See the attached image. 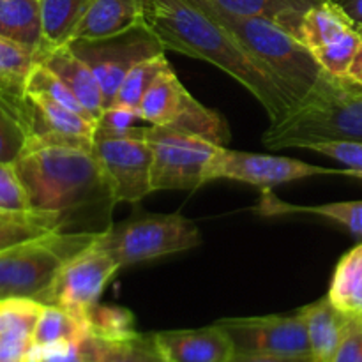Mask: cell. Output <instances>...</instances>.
I'll return each instance as SVG.
<instances>
[{
	"label": "cell",
	"mask_w": 362,
	"mask_h": 362,
	"mask_svg": "<svg viewBox=\"0 0 362 362\" xmlns=\"http://www.w3.org/2000/svg\"><path fill=\"white\" fill-rule=\"evenodd\" d=\"M134 120H140L136 112L124 106L112 105L103 112L99 117L98 124H95V133H105V134H120L127 133L134 127Z\"/></svg>",
	"instance_id": "36"
},
{
	"label": "cell",
	"mask_w": 362,
	"mask_h": 362,
	"mask_svg": "<svg viewBox=\"0 0 362 362\" xmlns=\"http://www.w3.org/2000/svg\"><path fill=\"white\" fill-rule=\"evenodd\" d=\"M21 362H23V361H21Z\"/></svg>",
	"instance_id": "42"
},
{
	"label": "cell",
	"mask_w": 362,
	"mask_h": 362,
	"mask_svg": "<svg viewBox=\"0 0 362 362\" xmlns=\"http://www.w3.org/2000/svg\"><path fill=\"white\" fill-rule=\"evenodd\" d=\"M90 338L87 320L59 306L45 304L32 334V345L52 343H81Z\"/></svg>",
	"instance_id": "26"
},
{
	"label": "cell",
	"mask_w": 362,
	"mask_h": 362,
	"mask_svg": "<svg viewBox=\"0 0 362 362\" xmlns=\"http://www.w3.org/2000/svg\"><path fill=\"white\" fill-rule=\"evenodd\" d=\"M101 243L122 269L193 250L200 246L202 239L197 223L180 212H134L120 225L101 230Z\"/></svg>",
	"instance_id": "6"
},
{
	"label": "cell",
	"mask_w": 362,
	"mask_h": 362,
	"mask_svg": "<svg viewBox=\"0 0 362 362\" xmlns=\"http://www.w3.org/2000/svg\"><path fill=\"white\" fill-rule=\"evenodd\" d=\"M145 23L166 52L211 62L244 85L264 106L271 124L285 119L297 106L232 34L191 0H145Z\"/></svg>",
	"instance_id": "1"
},
{
	"label": "cell",
	"mask_w": 362,
	"mask_h": 362,
	"mask_svg": "<svg viewBox=\"0 0 362 362\" xmlns=\"http://www.w3.org/2000/svg\"><path fill=\"white\" fill-rule=\"evenodd\" d=\"M45 304L35 299L11 297L0 299V339H25L32 341Z\"/></svg>",
	"instance_id": "29"
},
{
	"label": "cell",
	"mask_w": 362,
	"mask_h": 362,
	"mask_svg": "<svg viewBox=\"0 0 362 362\" xmlns=\"http://www.w3.org/2000/svg\"><path fill=\"white\" fill-rule=\"evenodd\" d=\"M145 23V0H90L73 41L103 39Z\"/></svg>",
	"instance_id": "17"
},
{
	"label": "cell",
	"mask_w": 362,
	"mask_h": 362,
	"mask_svg": "<svg viewBox=\"0 0 362 362\" xmlns=\"http://www.w3.org/2000/svg\"><path fill=\"white\" fill-rule=\"evenodd\" d=\"M212 2L233 14L269 18L299 39L304 14L324 0H212Z\"/></svg>",
	"instance_id": "24"
},
{
	"label": "cell",
	"mask_w": 362,
	"mask_h": 362,
	"mask_svg": "<svg viewBox=\"0 0 362 362\" xmlns=\"http://www.w3.org/2000/svg\"><path fill=\"white\" fill-rule=\"evenodd\" d=\"M32 341L25 339H0V362H21L30 350Z\"/></svg>",
	"instance_id": "39"
},
{
	"label": "cell",
	"mask_w": 362,
	"mask_h": 362,
	"mask_svg": "<svg viewBox=\"0 0 362 362\" xmlns=\"http://www.w3.org/2000/svg\"><path fill=\"white\" fill-rule=\"evenodd\" d=\"M299 39L331 76L345 78L359 48L361 30L336 4L324 0L304 14Z\"/></svg>",
	"instance_id": "13"
},
{
	"label": "cell",
	"mask_w": 362,
	"mask_h": 362,
	"mask_svg": "<svg viewBox=\"0 0 362 362\" xmlns=\"http://www.w3.org/2000/svg\"><path fill=\"white\" fill-rule=\"evenodd\" d=\"M168 67L170 62L168 59H166L165 53L151 57V59L136 64V66L126 74L122 83H120L113 105L124 106V108H129L138 113V108H140V103L141 99H144V95L147 94V90L151 88V85L154 83L156 78H158L163 71L168 69Z\"/></svg>",
	"instance_id": "30"
},
{
	"label": "cell",
	"mask_w": 362,
	"mask_h": 362,
	"mask_svg": "<svg viewBox=\"0 0 362 362\" xmlns=\"http://www.w3.org/2000/svg\"><path fill=\"white\" fill-rule=\"evenodd\" d=\"M327 297L346 317L362 320V240L338 262Z\"/></svg>",
	"instance_id": "23"
},
{
	"label": "cell",
	"mask_w": 362,
	"mask_h": 362,
	"mask_svg": "<svg viewBox=\"0 0 362 362\" xmlns=\"http://www.w3.org/2000/svg\"><path fill=\"white\" fill-rule=\"evenodd\" d=\"M152 148V193L165 189L194 191L205 182V172L219 145L165 126L144 127Z\"/></svg>",
	"instance_id": "10"
},
{
	"label": "cell",
	"mask_w": 362,
	"mask_h": 362,
	"mask_svg": "<svg viewBox=\"0 0 362 362\" xmlns=\"http://www.w3.org/2000/svg\"><path fill=\"white\" fill-rule=\"evenodd\" d=\"M119 269L112 253L103 246L99 232L85 250L60 267L39 303L59 306L76 317L87 318Z\"/></svg>",
	"instance_id": "11"
},
{
	"label": "cell",
	"mask_w": 362,
	"mask_h": 362,
	"mask_svg": "<svg viewBox=\"0 0 362 362\" xmlns=\"http://www.w3.org/2000/svg\"><path fill=\"white\" fill-rule=\"evenodd\" d=\"M230 362H317L308 356H265V354H233Z\"/></svg>",
	"instance_id": "40"
},
{
	"label": "cell",
	"mask_w": 362,
	"mask_h": 362,
	"mask_svg": "<svg viewBox=\"0 0 362 362\" xmlns=\"http://www.w3.org/2000/svg\"><path fill=\"white\" fill-rule=\"evenodd\" d=\"M98 341L88 338L81 343L32 345L23 362H95Z\"/></svg>",
	"instance_id": "32"
},
{
	"label": "cell",
	"mask_w": 362,
	"mask_h": 362,
	"mask_svg": "<svg viewBox=\"0 0 362 362\" xmlns=\"http://www.w3.org/2000/svg\"><path fill=\"white\" fill-rule=\"evenodd\" d=\"M32 138V106L28 98L0 92V163H14Z\"/></svg>",
	"instance_id": "20"
},
{
	"label": "cell",
	"mask_w": 362,
	"mask_h": 362,
	"mask_svg": "<svg viewBox=\"0 0 362 362\" xmlns=\"http://www.w3.org/2000/svg\"><path fill=\"white\" fill-rule=\"evenodd\" d=\"M191 2L225 27L279 81L297 106L303 105L327 78L329 73L317 62L306 45L276 21L264 16L228 13L212 0Z\"/></svg>",
	"instance_id": "3"
},
{
	"label": "cell",
	"mask_w": 362,
	"mask_h": 362,
	"mask_svg": "<svg viewBox=\"0 0 362 362\" xmlns=\"http://www.w3.org/2000/svg\"><path fill=\"white\" fill-rule=\"evenodd\" d=\"M35 64L37 53L0 37V92L14 98H27L25 87Z\"/></svg>",
	"instance_id": "27"
},
{
	"label": "cell",
	"mask_w": 362,
	"mask_h": 362,
	"mask_svg": "<svg viewBox=\"0 0 362 362\" xmlns=\"http://www.w3.org/2000/svg\"><path fill=\"white\" fill-rule=\"evenodd\" d=\"M255 211L264 216L286 214H313L332 219L345 226L356 239L362 240V200L359 202H334L324 205H293L276 197L272 189L262 191L260 202Z\"/></svg>",
	"instance_id": "19"
},
{
	"label": "cell",
	"mask_w": 362,
	"mask_h": 362,
	"mask_svg": "<svg viewBox=\"0 0 362 362\" xmlns=\"http://www.w3.org/2000/svg\"><path fill=\"white\" fill-rule=\"evenodd\" d=\"M25 92L27 94H42L48 95V98L55 99L60 105L67 106V108L74 110L78 113H83L85 117H90L83 110V106L78 103V99L74 98L73 92L67 88V85L57 76L53 71H49L48 67L42 66L41 62H37L34 66V69L30 71L27 80V87H25ZM92 119V117H90Z\"/></svg>",
	"instance_id": "33"
},
{
	"label": "cell",
	"mask_w": 362,
	"mask_h": 362,
	"mask_svg": "<svg viewBox=\"0 0 362 362\" xmlns=\"http://www.w3.org/2000/svg\"><path fill=\"white\" fill-rule=\"evenodd\" d=\"M216 324L232 339L237 354L308 356L306 325L299 311L292 315L223 318Z\"/></svg>",
	"instance_id": "14"
},
{
	"label": "cell",
	"mask_w": 362,
	"mask_h": 362,
	"mask_svg": "<svg viewBox=\"0 0 362 362\" xmlns=\"http://www.w3.org/2000/svg\"><path fill=\"white\" fill-rule=\"evenodd\" d=\"M88 4L90 0H41L42 49L39 59L49 49L67 46L73 41Z\"/></svg>",
	"instance_id": "22"
},
{
	"label": "cell",
	"mask_w": 362,
	"mask_h": 362,
	"mask_svg": "<svg viewBox=\"0 0 362 362\" xmlns=\"http://www.w3.org/2000/svg\"><path fill=\"white\" fill-rule=\"evenodd\" d=\"M98 341V339H95ZM95 362H165L154 334H138L126 341H98Z\"/></svg>",
	"instance_id": "31"
},
{
	"label": "cell",
	"mask_w": 362,
	"mask_h": 362,
	"mask_svg": "<svg viewBox=\"0 0 362 362\" xmlns=\"http://www.w3.org/2000/svg\"><path fill=\"white\" fill-rule=\"evenodd\" d=\"M67 46L95 74L105 94L106 108L113 105L120 83L136 64L166 53L165 46L147 23L110 37L78 39Z\"/></svg>",
	"instance_id": "9"
},
{
	"label": "cell",
	"mask_w": 362,
	"mask_h": 362,
	"mask_svg": "<svg viewBox=\"0 0 362 362\" xmlns=\"http://www.w3.org/2000/svg\"><path fill=\"white\" fill-rule=\"evenodd\" d=\"M99 232H53L0 250V299H41L64 264L88 246Z\"/></svg>",
	"instance_id": "5"
},
{
	"label": "cell",
	"mask_w": 362,
	"mask_h": 362,
	"mask_svg": "<svg viewBox=\"0 0 362 362\" xmlns=\"http://www.w3.org/2000/svg\"><path fill=\"white\" fill-rule=\"evenodd\" d=\"M66 226V218L59 212H0V250L62 232Z\"/></svg>",
	"instance_id": "25"
},
{
	"label": "cell",
	"mask_w": 362,
	"mask_h": 362,
	"mask_svg": "<svg viewBox=\"0 0 362 362\" xmlns=\"http://www.w3.org/2000/svg\"><path fill=\"white\" fill-rule=\"evenodd\" d=\"M138 115L151 126L172 127L219 147H226L230 141V127L225 117L194 99L173 73L172 66L151 85L141 99Z\"/></svg>",
	"instance_id": "7"
},
{
	"label": "cell",
	"mask_w": 362,
	"mask_h": 362,
	"mask_svg": "<svg viewBox=\"0 0 362 362\" xmlns=\"http://www.w3.org/2000/svg\"><path fill=\"white\" fill-rule=\"evenodd\" d=\"M34 211L66 218L101 204L115 205L92 145L32 138L14 161Z\"/></svg>",
	"instance_id": "2"
},
{
	"label": "cell",
	"mask_w": 362,
	"mask_h": 362,
	"mask_svg": "<svg viewBox=\"0 0 362 362\" xmlns=\"http://www.w3.org/2000/svg\"><path fill=\"white\" fill-rule=\"evenodd\" d=\"M331 362H362V320H352Z\"/></svg>",
	"instance_id": "37"
},
{
	"label": "cell",
	"mask_w": 362,
	"mask_h": 362,
	"mask_svg": "<svg viewBox=\"0 0 362 362\" xmlns=\"http://www.w3.org/2000/svg\"><path fill=\"white\" fill-rule=\"evenodd\" d=\"M308 148L341 163L345 166L346 175L349 177L362 179V144H357V141L331 140L317 141V144L308 145Z\"/></svg>",
	"instance_id": "35"
},
{
	"label": "cell",
	"mask_w": 362,
	"mask_h": 362,
	"mask_svg": "<svg viewBox=\"0 0 362 362\" xmlns=\"http://www.w3.org/2000/svg\"><path fill=\"white\" fill-rule=\"evenodd\" d=\"M339 7L354 23L362 27V0H331Z\"/></svg>",
	"instance_id": "41"
},
{
	"label": "cell",
	"mask_w": 362,
	"mask_h": 362,
	"mask_svg": "<svg viewBox=\"0 0 362 362\" xmlns=\"http://www.w3.org/2000/svg\"><path fill=\"white\" fill-rule=\"evenodd\" d=\"M359 30H361L359 48H357L356 57H354L352 64H350L349 71H346V76L336 78V80H338L343 87L349 88V90L362 94V27L361 25H359Z\"/></svg>",
	"instance_id": "38"
},
{
	"label": "cell",
	"mask_w": 362,
	"mask_h": 362,
	"mask_svg": "<svg viewBox=\"0 0 362 362\" xmlns=\"http://www.w3.org/2000/svg\"><path fill=\"white\" fill-rule=\"evenodd\" d=\"M0 37L39 53L42 49L41 0H0Z\"/></svg>",
	"instance_id": "21"
},
{
	"label": "cell",
	"mask_w": 362,
	"mask_h": 362,
	"mask_svg": "<svg viewBox=\"0 0 362 362\" xmlns=\"http://www.w3.org/2000/svg\"><path fill=\"white\" fill-rule=\"evenodd\" d=\"M165 362H230L235 349L218 324L202 329L154 332Z\"/></svg>",
	"instance_id": "15"
},
{
	"label": "cell",
	"mask_w": 362,
	"mask_h": 362,
	"mask_svg": "<svg viewBox=\"0 0 362 362\" xmlns=\"http://www.w3.org/2000/svg\"><path fill=\"white\" fill-rule=\"evenodd\" d=\"M92 152L108 184L113 204H140L152 193V148L144 127L120 134L94 133Z\"/></svg>",
	"instance_id": "8"
},
{
	"label": "cell",
	"mask_w": 362,
	"mask_h": 362,
	"mask_svg": "<svg viewBox=\"0 0 362 362\" xmlns=\"http://www.w3.org/2000/svg\"><path fill=\"white\" fill-rule=\"evenodd\" d=\"M87 325L90 338L105 343L126 341L140 332L136 331V322L133 313L126 308L98 304L87 315Z\"/></svg>",
	"instance_id": "28"
},
{
	"label": "cell",
	"mask_w": 362,
	"mask_h": 362,
	"mask_svg": "<svg viewBox=\"0 0 362 362\" xmlns=\"http://www.w3.org/2000/svg\"><path fill=\"white\" fill-rule=\"evenodd\" d=\"M39 62L53 71L67 85L85 112L98 122L106 108L105 94L90 67L69 46L49 49L45 55H41Z\"/></svg>",
	"instance_id": "16"
},
{
	"label": "cell",
	"mask_w": 362,
	"mask_h": 362,
	"mask_svg": "<svg viewBox=\"0 0 362 362\" xmlns=\"http://www.w3.org/2000/svg\"><path fill=\"white\" fill-rule=\"evenodd\" d=\"M331 140L362 144V94L345 88L331 74L303 105L271 124L262 136L269 151L308 148Z\"/></svg>",
	"instance_id": "4"
},
{
	"label": "cell",
	"mask_w": 362,
	"mask_h": 362,
	"mask_svg": "<svg viewBox=\"0 0 362 362\" xmlns=\"http://www.w3.org/2000/svg\"><path fill=\"white\" fill-rule=\"evenodd\" d=\"M34 211L14 163H0V212Z\"/></svg>",
	"instance_id": "34"
},
{
	"label": "cell",
	"mask_w": 362,
	"mask_h": 362,
	"mask_svg": "<svg viewBox=\"0 0 362 362\" xmlns=\"http://www.w3.org/2000/svg\"><path fill=\"white\" fill-rule=\"evenodd\" d=\"M313 175H346V170L322 168L285 156L251 154L218 147L205 172V182L219 179L237 180L265 191Z\"/></svg>",
	"instance_id": "12"
},
{
	"label": "cell",
	"mask_w": 362,
	"mask_h": 362,
	"mask_svg": "<svg viewBox=\"0 0 362 362\" xmlns=\"http://www.w3.org/2000/svg\"><path fill=\"white\" fill-rule=\"evenodd\" d=\"M306 325L310 352L317 362H331L345 338L352 318L338 310L329 297L315 300L299 310Z\"/></svg>",
	"instance_id": "18"
}]
</instances>
